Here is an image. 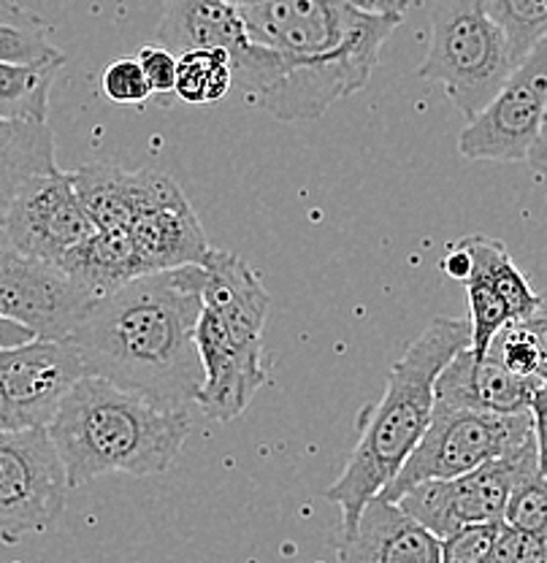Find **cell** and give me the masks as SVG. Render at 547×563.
I'll list each match as a JSON object with an SVG mask.
<instances>
[{
    "mask_svg": "<svg viewBox=\"0 0 547 563\" xmlns=\"http://www.w3.org/2000/svg\"><path fill=\"white\" fill-rule=\"evenodd\" d=\"M241 16L250 38L269 49L244 98L285 122L317 120L361 92L404 20L358 0H263Z\"/></svg>",
    "mask_w": 547,
    "mask_h": 563,
    "instance_id": "1",
    "label": "cell"
},
{
    "mask_svg": "<svg viewBox=\"0 0 547 563\" xmlns=\"http://www.w3.org/2000/svg\"><path fill=\"white\" fill-rule=\"evenodd\" d=\"M204 266L150 272L96 298L70 342L87 374L144 393L168 407L196 404L204 363L196 328Z\"/></svg>",
    "mask_w": 547,
    "mask_h": 563,
    "instance_id": "2",
    "label": "cell"
},
{
    "mask_svg": "<svg viewBox=\"0 0 547 563\" xmlns=\"http://www.w3.org/2000/svg\"><path fill=\"white\" fill-rule=\"evenodd\" d=\"M190 428L187 409L85 374L63 398L46 431L66 466L68 485L79 488L103 474L155 477L168 472Z\"/></svg>",
    "mask_w": 547,
    "mask_h": 563,
    "instance_id": "3",
    "label": "cell"
},
{
    "mask_svg": "<svg viewBox=\"0 0 547 563\" xmlns=\"http://www.w3.org/2000/svg\"><path fill=\"white\" fill-rule=\"evenodd\" d=\"M469 342V320L434 317L393 363L382 398L361 412V431L347 466L326 490L328 501L342 509V533L352 531L361 509L387 488L417 448L434 415L437 377Z\"/></svg>",
    "mask_w": 547,
    "mask_h": 563,
    "instance_id": "4",
    "label": "cell"
},
{
    "mask_svg": "<svg viewBox=\"0 0 547 563\" xmlns=\"http://www.w3.org/2000/svg\"><path fill=\"white\" fill-rule=\"evenodd\" d=\"M515 57L502 27L482 0H439L431 14V38L417 76L442 85L463 120H472L502 90Z\"/></svg>",
    "mask_w": 547,
    "mask_h": 563,
    "instance_id": "5",
    "label": "cell"
},
{
    "mask_svg": "<svg viewBox=\"0 0 547 563\" xmlns=\"http://www.w3.org/2000/svg\"><path fill=\"white\" fill-rule=\"evenodd\" d=\"M532 442V412L493 415L434 401L426 433L380 496L398 501L417 483L458 477L493 457L513 455Z\"/></svg>",
    "mask_w": 547,
    "mask_h": 563,
    "instance_id": "6",
    "label": "cell"
},
{
    "mask_svg": "<svg viewBox=\"0 0 547 563\" xmlns=\"http://www.w3.org/2000/svg\"><path fill=\"white\" fill-rule=\"evenodd\" d=\"M68 474L46 428L0 431V539L20 544L61 520Z\"/></svg>",
    "mask_w": 547,
    "mask_h": 563,
    "instance_id": "7",
    "label": "cell"
},
{
    "mask_svg": "<svg viewBox=\"0 0 547 563\" xmlns=\"http://www.w3.org/2000/svg\"><path fill=\"white\" fill-rule=\"evenodd\" d=\"M547 114V38L539 41L502 90L488 101L458 136V152L467 161L523 163L528 161Z\"/></svg>",
    "mask_w": 547,
    "mask_h": 563,
    "instance_id": "8",
    "label": "cell"
},
{
    "mask_svg": "<svg viewBox=\"0 0 547 563\" xmlns=\"http://www.w3.org/2000/svg\"><path fill=\"white\" fill-rule=\"evenodd\" d=\"M534 457L537 439L513 455L493 457L458 477L417 483L396 504L439 539H447L463 526L499 523L517 474Z\"/></svg>",
    "mask_w": 547,
    "mask_h": 563,
    "instance_id": "9",
    "label": "cell"
},
{
    "mask_svg": "<svg viewBox=\"0 0 547 563\" xmlns=\"http://www.w3.org/2000/svg\"><path fill=\"white\" fill-rule=\"evenodd\" d=\"M96 233L76 196L70 172L39 174L17 190L0 225V242L25 255L61 266L63 257Z\"/></svg>",
    "mask_w": 547,
    "mask_h": 563,
    "instance_id": "10",
    "label": "cell"
},
{
    "mask_svg": "<svg viewBox=\"0 0 547 563\" xmlns=\"http://www.w3.org/2000/svg\"><path fill=\"white\" fill-rule=\"evenodd\" d=\"M96 298L61 266L0 242V314L39 339H70Z\"/></svg>",
    "mask_w": 547,
    "mask_h": 563,
    "instance_id": "11",
    "label": "cell"
},
{
    "mask_svg": "<svg viewBox=\"0 0 547 563\" xmlns=\"http://www.w3.org/2000/svg\"><path fill=\"white\" fill-rule=\"evenodd\" d=\"M128 231L150 272L204 266L211 252L193 203L172 176L161 172H141L136 209Z\"/></svg>",
    "mask_w": 547,
    "mask_h": 563,
    "instance_id": "12",
    "label": "cell"
},
{
    "mask_svg": "<svg viewBox=\"0 0 547 563\" xmlns=\"http://www.w3.org/2000/svg\"><path fill=\"white\" fill-rule=\"evenodd\" d=\"M87 374L70 339H31L0 350V387L20 428H46L68 390Z\"/></svg>",
    "mask_w": 547,
    "mask_h": 563,
    "instance_id": "13",
    "label": "cell"
},
{
    "mask_svg": "<svg viewBox=\"0 0 547 563\" xmlns=\"http://www.w3.org/2000/svg\"><path fill=\"white\" fill-rule=\"evenodd\" d=\"M196 342L204 363V385L196 398L198 409L209 420H237L250 407L258 390L269 383L263 355H252L237 347L209 309H201V317H198Z\"/></svg>",
    "mask_w": 547,
    "mask_h": 563,
    "instance_id": "14",
    "label": "cell"
},
{
    "mask_svg": "<svg viewBox=\"0 0 547 563\" xmlns=\"http://www.w3.org/2000/svg\"><path fill=\"white\" fill-rule=\"evenodd\" d=\"M342 563H442V539L396 501L374 496L352 531L339 537Z\"/></svg>",
    "mask_w": 547,
    "mask_h": 563,
    "instance_id": "15",
    "label": "cell"
},
{
    "mask_svg": "<svg viewBox=\"0 0 547 563\" xmlns=\"http://www.w3.org/2000/svg\"><path fill=\"white\" fill-rule=\"evenodd\" d=\"M204 309L220 320L233 344L252 355H263V325L269 314V292L261 277L237 252L215 250L204 261Z\"/></svg>",
    "mask_w": 547,
    "mask_h": 563,
    "instance_id": "16",
    "label": "cell"
},
{
    "mask_svg": "<svg viewBox=\"0 0 547 563\" xmlns=\"http://www.w3.org/2000/svg\"><path fill=\"white\" fill-rule=\"evenodd\" d=\"M539 377H517L504 368L496 357H478L463 347L442 368L434 387V401L445 407L478 409L493 415H521L532 412V401Z\"/></svg>",
    "mask_w": 547,
    "mask_h": 563,
    "instance_id": "17",
    "label": "cell"
},
{
    "mask_svg": "<svg viewBox=\"0 0 547 563\" xmlns=\"http://www.w3.org/2000/svg\"><path fill=\"white\" fill-rule=\"evenodd\" d=\"M157 44L174 55L190 49H222L233 70L247 63L255 41L250 38L239 5L231 0H166L157 25Z\"/></svg>",
    "mask_w": 547,
    "mask_h": 563,
    "instance_id": "18",
    "label": "cell"
},
{
    "mask_svg": "<svg viewBox=\"0 0 547 563\" xmlns=\"http://www.w3.org/2000/svg\"><path fill=\"white\" fill-rule=\"evenodd\" d=\"M61 268L92 298L109 296L141 274H150L128 228H96L90 239L63 257Z\"/></svg>",
    "mask_w": 547,
    "mask_h": 563,
    "instance_id": "19",
    "label": "cell"
},
{
    "mask_svg": "<svg viewBox=\"0 0 547 563\" xmlns=\"http://www.w3.org/2000/svg\"><path fill=\"white\" fill-rule=\"evenodd\" d=\"M55 168V133L50 122L0 120V225L17 190L33 176Z\"/></svg>",
    "mask_w": 547,
    "mask_h": 563,
    "instance_id": "20",
    "label": "cell"
},
{
    "mask_svg": "<svg viewBox=\"0 0 547 563\" xmlns=\"http://www.w3.org/2000/svg\"><path fill=\"white\" fill-rule=\"evenodd\" d=\"M76 196L96 228H128L139 198L141 172H125L111 163H96L70 172Z\"/></svg>",
    "mask_w": 547,
    "mask_h": 563,
    "instance_id": "21",
    "label": "cell"
},
{
    "mask_svg": "<svg viewBox=\"0 0 547 563\" xmlns=\"http://www.w3.org/2000/svg\"><path fill=\"white\" fill-rule=\"evenodd\" d=\"M61 68L63 63H0V120L46 122Z\"/></svg>",
    "mask_w": 547,
    "mask_h": 563,
    "instance_id": "22",
    "label": "cell"
},
{
    "mask_svg": "<svg viewBox=\"0 0 547 563\" xmlns=\"http://www.w3.org/2000/svg\"><path fill=\"white\" fill-rule=\"evenodd\" d=\"M461 244L467 246L469 255H472V268L480 272L482 277L491 282L499 290V296L507 301L510 312L515 320H526L539 309L543 296L534 292V287L528 285V279L523 277L521 268L515 266L513 255L507 252V246L491 236H463Z\"/></svg>",
    "mask_w": 547,
    "mask_h": 563,
    "instance_id": "23",
    "label": "cell"
},
{
    "mask_svg": "<svg viewBox=\"0 0 547 563\" xmlns=\"http://www.w3.org/2000/svg\"><path fill=\"white\" fill-rule=\"evenodd\" d=\"M0 63H66L52 25L14 0H0Z\"/></svg>",
    "mask_w": 547,
    "mask_h": 563,
    "instance_id": "24",
    "label": "cell"
},
{
    "mask_svg": "<svg viewBox=\"0 0 547 563\" xmlns=\"http://www.w3.org/2000/svg\"><path fill=\"white\" fill-rule=\"evenodd\" d=\"M233 90V60L222 49H190L176 55L174 92L185 103L222 101Z\"/></svg>",
    "mask_w": 547,
    "mask_h": 563,
    "instance_id": "25",
    "label": "cell"
},
{
    "mask_svg": "<svg viewBox=\"0 0 547 563\" xmlns=\"http://www.w3.org/2000/svg\"><path fill=\"white\" fill-rule=\"evenodd\" d=\"M502 523L547 542V477L539 468V457L528 461L517 474Z\"/></svg>",
    "mask_w": 547,
    "mask_h": 563,
    "instance_id": "26",
    "label": "cell"
},
{
    "mask_svg": "<svg viewBox=\"0 0 547 563\" xmlns=\"http://www.w3.org/2000/svg\"><path fill=\"white\" fill-rule=\"evenodd\" d=\"M482 5L507 35L515 66L547 38V0H482Z\"/></svg>",
    "mask_w": 547,
    "mask_h": 563,
    "instance_id": "27",
    "label": "cell"
},
{
    "mask_svg": "<svg viewBox=\"0 0 547 563\" xmlns=\"http://www.w3.org/2000/svg\"><path fill=\"white\" fill-rule=\"evenodd\" d=\"M485 355L496 357L504 368H510L517 377H537L539 372L537 336H534L532 328L523 320L507 322V325L493 336Z\"/></svg>",
    "mask_w": 547,
    "mask_h": 563,
    "instance_id": "28",
    "label": "cell"
},
{
    "mask_svg": "<svg viewBox=\"0 0 547 563\" xmlns=\"http://www.w3.org/2000/svg\"><path fill=\"white\" fill-rule=\"evenodd\" d=\"M101 87L109 101L125 106H144L155 96L136 57H122V60L109 63L101 76Z\"/></svg>",
    "mask_w": 547,
    "mask_h": 563,
    "instance_id": "29",
    "label": "cell"
},
{
    "mask_svg": "<svg viewBox=\"0 0 547 563\" xmlns=\"http://www.w3.org/2000/svg\"><path fill=\"white\" fill-rule=\"evenodd\" d=\"M499 531H502V520L458 528L456 533L442 539V563H485Z\"/></svg>",
    "mask_w": 547,
    "mask_h": 563,
    "instance_id": "30",
    "label": "cell"
},
{
    "mask_svg": "<svg viewBox=\"0 0 547 563\" xmlns=\"http://www.w3.org/2000/svg\"><path fill=\"white\" fill-rule=\"evenodd\" d=\"M141 70H144L146 81H150L152 92L163 96V92H174L176 87V55L172 49L161 44L141 46L136 55Z\"/></svg>",
    "mask_w": 547,
    "mask_h": 563,
    "instance_id": "31",
    "label": "cell"
},
{
    "mask_svg": "<svg viewBox=\"0 0 547 563\" xmlns=\"http://www.w3.org/2000/svg\"><path fill=\"white\" fill-rule=\"evenodd\" d=\"M532 418H534V439H537V457L539 468L547 477V383H543L534 393L532 401Z\"/></svg>",
    "mask_w": 547,
    "mask_h": 563,
    "instance_id": "32",
    "label": "cell"
},
{
    "mask_svg": "<svg viewBox=\"0 0 547 563\" xmlns=\"http://www.w3.org/2000/svg\"><path fill=\"white\" fill-rule=\"evenodd\" d=\"M528 328H532V333L537 336V347H539V372L537 377L547 383V298H543V303H539V309L534 312L532 317H526Z\"/></svg>",
    "mask_w": 547,
    "mask_h": 563,
    "instance_id": "33",
    "label": "cell"
},
{
    "mask_svg": "<svg viewBox=\"0 0 547 563\" xmlns=\"http://www.w3.org/2000/svg\"><path fill=\"white\" fill-rule=\"evenodd\" d=\"M442 272L447 274V277L461 282V285H463V279L469 277V272H472V255H469V250L461 242L452 244V250L445 255Z\"/></svg>",
    "mask_w": 547,
    "mask_h": 563,
    "instance_id": "34",
    "label": "cell"
},
{
    "mask_svg": "<svg viewBox=\"0 0 547 563\" xmlns=\"http://www.w3.org/2000/svg\"><path fill=\"white\" fill-rule=\"evenodd\" d=\"M35 339V333L31 328L20 325V322L9 320V317L0 314V350H11V347H20V344L31 342Z\"/></svg>",
    "mask_w": 547,
    "mask_h": 563,
    "instance_id": "35",
    "label": "cell"
},
{
    "mask_svg": "<svg viewBox=\"0 0 547 563\" xmlns=\"http://www.w3.org/2000/svg\"><path fill=\"white\" fill-rule=\"evenodd\" d=\"M526 163L534 168V172L547 174V114H545V122H543V131H539L537 141H534V146H532V152H528Z\"/></svg>",
    "mask_w": 547,
    "mask_h": 563,
    "instance_id": "36",
    "label": "cell"
},
{
    "mask_svg": "<svg viewBox=\"0 0 547 563\" xmlns=\"http://www.w3.org/2000/svg\"><path fill=\"white\" fill-rule=\"evenodd\" d=\"M361 5H367L369 11H380V14H396L404 16V11L409 9V0H358Z\"/></svg>",
    "mask_w": 547,
    "mask_h": 563,
    "instance_id": "37",
    "label": "cell"
},
{
    "mask_svg": "<svg viewBox=\"0 0 547 563\" xmlns=\"http://www.w3.org/2000/svg\"><path fill=\"white\" fill-rule=\"evenodd\" d=\"M17 428H20V422H17L9 398H6L3 387H0V431H17Z\"/></svg>",
    "mask_w": 547,
    "mask_h": 563,
    "instance_id": "38",
    "label": "cell"
},
{
    "mask_svg": "<svg viewBox=\"0 0 547 563\" xmlns=\"http://www.w3.org/2000/svg\"><path fill=\"white\" fill-rule=\"evenodd\" d=\"M233 5H239V9H244V5H255V3H263V0H231Z\"/></svg>",
    "mask_w": 547,
    "mask_h": 563,
    "instance_id": "39",
    "label": "cell"
},
{
    "mask_svg": "<svg viewBox=\"0 0 547 563\" xmlns=\"http://www.w3.org/2000/svg\"><path fill=\"white\" fill-rule=\"evenodd\" d=\"M539 563H547V559H543V561H539Z\"/></svg>",
    "mask_w": 547,
    "mask_h": 563,
    "instance_id": "40",
    "label": "cell"
}]
</instances>
